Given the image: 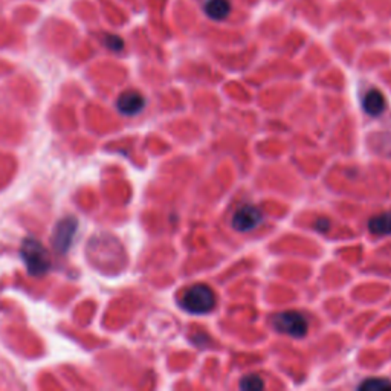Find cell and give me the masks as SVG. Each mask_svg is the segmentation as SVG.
<instances>
[{
    "instance_id": "obj_10",
    "label": "cell",
    "mask_w": 391,
    "mask_h": 391,
    "mask_svg": "<svg viewBox=\"0 0 391 391\" xmlns=\"http://www.w3.org/2000/svg\"><path fill=\"white\" fill-rule=\"evenodd\" d=\"M359 390L366 391H387L391 390V382L387 379H367L359 385Z\"/></svg>"
},
{
    "instance_id": "obj_9",
    "label": "cell",
    "mask_w": 391,
    "mask_h": 391,
    "mask_svg": "<svg viewBox=\"0 0 391 391\" xmlns=\"http://www.w3.org/2000/svg\"><path fill=\"white\" fill-rule=\"evenodd\" d=\"M368 229L376 235H391V211L381 213L370 219Z\"/></svg>"
},
{
    "instance_id": "obj_12",
    "label": "cell",
    "mask_w": 391,
    "mask_h": 391,
    "mask_svg": "<svg viewBox=\"0 0 391 391\" xmlns=\"http://www.w3.org/2000/svg\"><path fill=\"white\" fill-rule=\"evenodd\" d=\"M106 43L112 49V51H121L123 46H124V41L120 37H116V36H109Z\"/></svg>"
},
{
    "instance_id": "obj_5",
    "label": "cell",
    "mask_w": 391,
    "mask_h": 391,
    "mask_svg": "<svg viewBox=\"0 0 391 391\" xmlns=\"http://www.w3.org/2000/svg\"><path fill=\"white\" fill-rule=\"evenodd\" d=\"M76 226H78V222L75 218H66L59 223L52 235V244L57 253H66L71 248Z\"/></svg>"
},
{
    "instance_id": "obj_13",
    "label": "cell",
    "mask_w": 391,
    "mask_h": 391,
    "mask_svg": "<svg viewBox=\"0 0 391 391\" xmlns=\"http://www.w3.org/2000/svg\"><path fill=\"white\" fill-rule=\"evenodd\" d=\"M315 228L318 229L319 233H327L330 229V222L327 220V219H319L317 223H315Z\"/></svg>"
},
{
    "instance_id": "obj_2",
    "label": "cell",
    "mask_w": 391,
    "mask_h": 391,
    "mask_svg": "<svg viewBox=\"0 0 391 391\" xmlns=\"http://www.w3.org/2000/svg\"><path fill=\"white\" fill-rule=\"evenodd\" d=\"M22 258L31 275H43L51 266L46 249L39 240L28 237L22 244Z\"/></svg>"
},
{
    "instance_id": "obj_11",
    "label": "cell",
    "mask_w": 391,
    "mask_h": 391,
    "mask_svg": "<svg viewBox=\"0 0 391 391\" xmlns=\"http://www.w3.org/2000/svg\"><path fill=\"white\" fill-rule=\"evenodd\" d=\"M240 388L246 391H258L264 388V381L258 374L244 376L240 382Z\"/></svg>"
},
{
    "instance_id": "obj_6",
    "label": "cell",
    "mask_w": 391,
    "mask_h": 391,
    "mask_svg": "<svg viewBox=\"0 0 391 391\" xmlns=\"http://www.w3.org/2000/svg\"><path fill=\"white\" fill-rule=\"evenodd\" d=\"M116 106L123 115L134 116L138 115L139 112H142L145 106V98L138 90H125L118 98Z\"/></svg>"
},
{
    "instance_id": "obj_4",
    "label": "cell",
    "mask_w": 391,
    "mask_h": 391,
    "mask_svg": "<svg viewBox=\"0 0 391 391\" xmlns=\"http://www.w3.org/2000/svg\"><path fill=\"white\" fill-rule=\"evenodd\" d=\"M262 222L263 213L254 205H243L233 215V226L239 233L253 231Z\"/></svg>"
},
{
    "instance_id": "obj_8",
    "label": "cell",
    "mask_w": 391,
    "mask_h": 391,
    "mask_svg": "<svg viewBox=\"0 0 391 391\" xmlns=\"http://www.w3.org/2000/svg\"><path fill=\"white\" fill-rule=\"evenodd\" d=\"M204 11L209 19L213 20H225L231 14V3L229 0H205Z\"/></svg>"
},
{
    "instance_id": "obj_7",
    "label": "cell",
    "mask_w": 391,
    "mask_h": 391,
    "mask_svg": "<svg viewBox=\"0 0 391 391\" xmlns=\"http://www.w3.org/2000/svg\"><path fill=\"white\" fill-rule=\"evenodd\" d=\"M362 107H364L366 114L370 116H379L385 110V98H383L382 92L378 89H372L364 95L362 100Z\"/></svg>"
},
{
    "instance_id": "obj_1",
    "label": "cell",
    "mask_w": 391,
    "mask_h": 391,
    "mask_svg": "<svg viewBox=\"0 0 391 391\" xmlns=\"http://www.w3.org/2000/svg\"><path fill=\"white\" fill-rule=\"evenodd\" d=\"M180 304L187 312L194 313V315H204L215 307V295L207 284H194L184 293Z\"/></svg>"
},
{
    "instance_id": "obj_3",
    "label": "cell",
    "mask_w": 391,
    "mask_h": 391,
    "mask_svg": "<svg viewBox=\"0 0 391 391\" xmlns=\"http://www.w3.org/2000/svg\"><path fill=\"white\" fill-rule=\"evenodd\" d=\"M277 332L283 335H289L292 338H303L306 337L307 330H309V323L299 312L295 310H286L282 313H277L272 319Z\"/></svg>"
}]
</instances>
